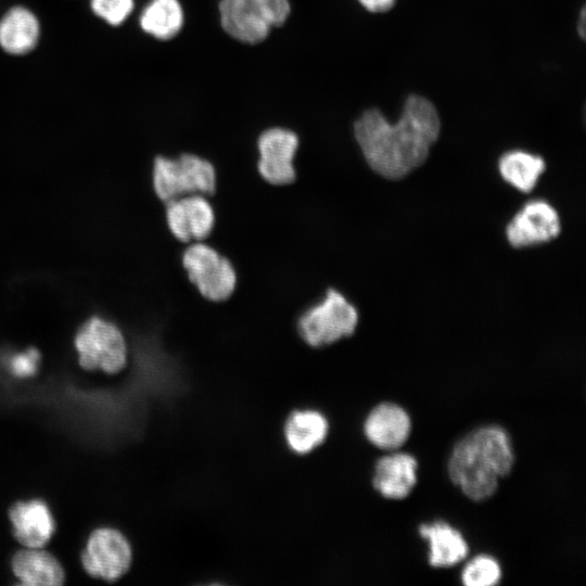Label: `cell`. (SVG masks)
I'll return each instance as SVG.
<instances>
[{
	"mask_svg": "<svg viewBox=\"0 0 586 586\" xmlns=\"http://www.w3.org/2000/svg\"><path fill=\"white\" fill-rule=\"evenodd\" d=\"M440 129L435 106L417 94L407 98L394 124L377 109L366 111L354 124V135L366 162L387 179L404 178L421 166Z\"/></svg>",
	"mask_w": 586,
	"mask_h": 586,
	"instance_id": "cell-1",
	"label": "cell"
},
{
	"mask_svg": "<svg viewBox=\"0 0 586 586\" xmlns=\"http://www.w3.org/2000/svg\"><path fill=\"white\" fill-rule=\"evenodd\" d=\"M514 464L507 431L494 424L480 426L453 447L447 462L450 481L471 500L489 499Z\"/></svg>",
	"mask_w": 586,
	"mask_h": 586,
	"instance_id": "cell-2",
	"label": "cell"
},
{
	"mask_svg": "<svg viewBox=\"0 0 586 586\" xmlns=\"http://www.w3.org/2000/svg\"><path fill=\"white\" fill-rule=\"evenodd\" d=\"M358 320L356 307L341 292L330 289L300 315L297 330L306 344L320 348L352 335Z\"/></svg>",
	"mask_w": 586,
	"mask_h": 586,
	"instance_id": "cell-3",
	"label": "cell"
},
{
	"mask_svg": "<svg viewBox=\"0 0 586 586\" xmlns=\"http://www.w3.org/2000/svg\"><path fill=\"white\" fill-rule=\"evenodd\" d=\"M152 182L165 203L188 194L211 195L216 190V170L209 161L195 154L160 155L153 162Z\"/></svg>",
	"mask_w": 586,
	"mask_h": 586,
	"instance_id": "cell-4",
	"label": "cell"
},
{
	"mask_svg": "<svg viewBox=\"0 0 586 586\" xmlns=\"http://www.w3.org/2000/svg\"><path fill=\"white\" fill-rule=\"evenodd\" d=\"M79 365L89 371L114 374L127 362V344L119 328L101 317L89 318L75 335Z\"/></svg>",
	"mask_w": 586,
	"mask_h": 586,
	"instance_id": "cell-5",
	"label": "cell"
},
{
	"mask_svg": "<svg viewBox=\"0 0 586 586\" xmlns=\"http://www.w3.org/2000/svg\"><path fill=\"white\" fill-rule=\"evenodd\" d=\"M181 262L190 282L204 298L222 302L234 292L238 278L233 265L211 245L191 242Z\"/></svg>",
	"mask_w": 586,
	"mask_h": 586,
	"instance_id": "cell-6",
	"label": "cell"
},
{
	"mask_svg": "<svg viewBox=\"0 0 586 586\" xmlns=\"http://www.w3.org/2000/svg\"><path fill=\"white\" fill-rule=\"evenodd\" d=\"M132 562V549L127 538L112 527L91 532L81 552L85 571L92 577L115 582L124 576Z\"/></svg>",
	"mask_w": 586,
	"mask_h": 586,
	"instance_id": "cell-7",
	"label": "cell"
},
{
	"mask_svg": "<svg viewBox=\"0 0 586 586\" xmlns=\"http://www.w3.org/2000/svg\"><path fill=\"white\" fill-rule=\"evenodd\" d=\"M298 148L295 132L280 127L269 128L257 140V169L270 184H290L296 179L294 156Z\"/></svg>",
	"mask_w": 586,
	"mask_h": 586,
	"instance_id": "cell-8",
	"label": "cell"
},
{
	"mask_svg": "<svg viewBox=\"0 0 586 586\" xmlns=\"http://www.w3.org/2000/svg\"><path fill=\"white\" fill-rule=\"evenodd\" d=\"M165 216L171 234L183 243L203 241L215 226L214 208L203 194H188L167 202Z\"/></svg>",
	"mask_w": 586,
	"mask_h": 586,
	"instance_id": "cell-9",
	"label": "cell"
},
{
	"mask_svg": "<svg viewBox=\"0 0 586 586\" xmlns=\"http://www.w3.org/2000/svg\"><path fill=\"white\" fill-rule=\"evenodd\" d=\"M561 231L558 212L544 200L527 202L510 220L506 234L517 249L543 244L557 238Z\"/></svg>",
	"mask_w": 586,
	"mask_h": 586,
	"instance_id": "cell-10",
	"label": "cell"
},
{
	"mask_svg": "<svg viewBox=\"0 0 586 586\" xmlns=\"http://www.w3.org/2000/svg\"><path fill=\"white\" fill-rule=\"evenodd\" d=\"M410 432V416L394 403L377 405L364 422L366 438L373 446L388 451L400 448L409 438Z\"/></svg>",
	"mask_w": 586,
	"mask_h": 586,
	"instance_id": "cell-11",
	"label": "cell"
},
{
	"mask_svg": "<svg viewBox=\"0 0 586 586\" xmlns=\"http://www.w3.org/2000/svg\"><path fill=\"white\" fill-rule=\"evenodd\" d=\"M15 539L27 548H43L55 532L54 518L40 499L15 502L9 510Z\"/></svg>",
	"mask_w": 586,
	"mask_h": 586,
	"instance_id": "cell-12",
	"label": "cell"
},
{
	"mask_svg": "<svg viewBox=\"0 0 586 586\" xmlns=\"http://www.w3.org/2000/svg\"><path fill=\"white\" fill-rule=\"evenodd\" d=\"M418 462L407 453H392L380 458L374 467L372 485L388 499H404L417 483Z\"/></svg>",
	"mask_w": 586,
	"mask_h": 586,
	"instance_id": "cell-13",
	"label": "cell"
},
{
	"mask_svg": "<svg viewBox=\"0 0 586 586\" xmlns=\"http://www.w3.org/2000/svg\"><path fill=\"white\" fill-rule=\"evenodd\" d=\"M41 26L26 7L14 5L0 18V48L11 55H25L38 44Z\"/></svg>",
	"mask_w": 586,
	"mask_h": 586,
	"instance_id": "cell-14",
	"label": "cell"
},
{
	"mask_svg": "<svg viewBox=\"0 0 586 586\" xmlns=\"http://www.w3.org/2000/svg\"><path fill=\"white\" fill-rule=\"evenodd\" d=\"M13 575L23 585L56 586L65 581V573L59 560L42 548L18 550L12 558Z\"/></svg>",
	"mask_w": 586,
	"mask_h": 586,
	"instance_id": "cell-15",
	"label": "cell"
},
{
	"mask_svg": "<svg viewBox=\"0 0 586 586\" xmlns=\"http://www.w3.org/2000/svg\"><path fill=\"white\" fill-rule=\"evenodd\" d=\"M219 13L222 28L235 40L255 44L269 34V25L251 0H221Z\"/></svg>",
	"mask_w": 586,
	"mask_h": 586,
	"instance_id": "cell-16",
	"label": "cell"
},
{
	"mask_svg": "<svg viewBox=\"0 0 586 586\" xmlns=\"http://www.w3.org/2000/svg\"><path fill=\"white\" fill-rule=\"evenodd\" d=\"M419 534L430 547L429 563L435 568H449L461 562L469 553L462 534L444 521L421 524Z\"/></svg>",
	"mask_w": 586,
	"mask_h": 586,
	"instance_id": "cell-17",
	"label": "cell"
},
{
	"mask_svg": "<svg viewBox=\"0 0 586 586\" xmlns=\"http://www.w3.org/2000/svg\"><path fill=\"white\" fill-rule=\"evenodd\" d=\"M329 431L327 418L314 409L291 412L283 426L285 442L290 449L306 455L321 445Z\"/></svg>",
	"mask_w": 586,
	"mask_h": 586,
	"instance_id": "cell-18",
	"label": "cell"
},
{
	"mask_svg": "<svg viewBox=\"0 0 586 586\" xmlns=\"http://www.w3.org/2000/svg\"><path fill=\"white\" fill-rule=\"evenodd\" d=\"M545 168L543 157L521 150L506 152L498 162L502 179L524 193L535 188Z\"/></svg>",
	"mask_w": 586,
	"mask_h": 586,
	"instance_id": "cell-19",
	"label": "cell"
},
{
	"mask_svg": "<svg viewBox=\"0 0 586 586\" xmlns=\"http://www.w3.org/2000/svg\"><path fill=\"white\" fill-rule=\"evenodd\" d=\"M141 29L158 40L175 37L183 24V11L178 0H151L139 16Z\"/></svg>",
	"mask_w": 586,
	"mask_h": 586,
	"instance_id": "cell-20",
	"label": "cell"
},
{
	"mask_svg": "<svg viewBox=\"0 0 586 586\" xmlns=\"http://www.w3.org/2000/svg\"><path fill=\"white\" fill-rule=\"evenodd\" d=\"M460 577L466 586H494L501 578V568L495 558L479 555L464 565Z\"/></svg>",
	"mask_w": 586,
	"mask_h": 586,
	"instance_id": "cell-21",
	"label": "cell"
},
{
	"mask_svg": "<svg viewBox=\"0 0 586 586\" xmlns=\"http://www.w3.org/2000/svg\"><path fill=\"white\" fill-rule=\"evenodd\" d=\"M135 0H90L94 15L111 26H119L131 14Z\"/></svg>",
	"mask_w": 586,
	"mask_h": 586,
	"instance_id": "cell-22",
	"label": "cell"
},
{
	"mask_svg": "<svg viewBox=\"0 0 586 586\" xmlns=\"http://www.w3.org/2000/svg\"><path fill=\"white\" fill-rule=\"evenodd\" d=\"M269 27L281 26L290 14L289 0H251Z\"/></svg>",
	"mask_w": 586,
	"mask_h": 586,
	"instance_id": "cell-23",
	"label": "cell"
},
{
	"mask_svg": "<svg viewBox=\"0 0 586 586\" xmlns=\"http://www.w3.org/2000/svg\"><path fill=\"white\" fill-rule=\"evenodd\" d=\"M38 360V352L35 349H28L24 353L15 355L11 360V367L15 374L28 375L36 370Z\"/></svg>",
	"mask_w": 586,
	"mask_h": 586,
	"instance_id": "cell-24",
	"label": "cell"
},
{
	"mask_svg": "<svg viewBox=\"0 0 586 586\" xmlns=\"http://www.w3.org/2000/svg\"><path fill=\"white\" fill-rule=\"evenodd\" d=\"M396 0H359V2L370 12L381 13L388 11Z\"/></svg>",
	"mask_w": 586,
	"mask_h": 586,
	"instance_id": "cell-25",
	"label": "cell"
},
{
	"mask_svg": "<svg viewBox=\"0 0 586 586\" xmlns=\"http://www.w3.org/2000/svg\"><path fill=\"white\" fill-rule=\"evenodd\" d=\"M585 23H586V21H585V9H583L581 11L578 26H577V30H578L582 38L585 37Z\"/></svg>",
	"mask_w": 586,
	"mask_h": 586,
	"instance_id": "cell-26",
	"label": "cell"
}]
</instances>
